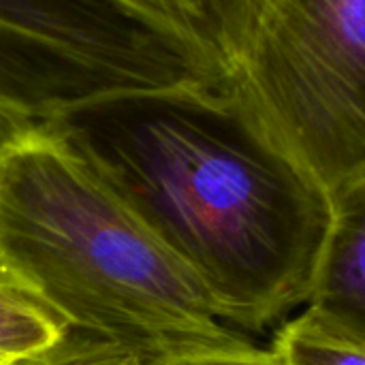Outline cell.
<instances>
[{"mask_svg":"<svg viewBox=\"0 0 365 365\" xmlns=\"http://www.w3.org/2000/svg\"><path fill=\"white\" fill-rule=\"evenodd\" d=\"M36 365H152L133 351L98 342H64L49 355H45Z\"/></svg>","mask_w":365,"mask_h":365,"instance_id":"30bf717a","label":"cell"},{"mask_svg":"<svg viewBox=\"0 0 365 365\" xmlns=\"http://www.w3.org/2000/svg\"><path fill=\"white\" fill-rule=\"evenodd\" d=\"M45 357V355H43ZM43 357H36V359H19V361H6V364H0V365H36Z\"/></svg>","mask_w":365,"mask_h":365,"instance_id":"8fae6325","label":"cell"},{"mask_svg":"<svg viewBox=\"0 0 365 365\" xmlns=\"http://www.w3.org/2000/svg\"><path fill=\"white\" fill-rule=\"evenodd\" d=\"M68 327L38 302L0 282V359L49 355L68 340Z\"/></svg>","mask_w":365,"mask_h":365,"instance_id":"52a82bcc","label":"cell"},{"mask_svg":"<svg viewBox=\"0 0 365 365\" xmlns=\"http://www.w3.org/2000/svg\"><path fill=\"white\" fill-rule=\"evenodd\" d=\"M272 342L287 365H365L364 344L323 327L304 310L282 323Z\"/></svg>","mask_w":365,"mask_h":365,"instance_id":"ba28073f","label":"cell"},{"mask_svg":"<svg viewBox=\"0 0 365 365\" xmlns=\"http://www.w3.org/2000/svg\"><path fill=\"white\" fill-rule=\"evenodd\" d=\"M141 105L225 115L182 58L92 0H0V122Z\"/></svg>","mask_w":365,"mask_h":365,"instance_id":"277c9868","label":"cell"},{"mask_svg":"<svg viewBox=\"0 0 365 365\" xmlns=\"http://www.w3.org/2000/svg\"><path fill=\"white\" fill-rule=\"evenodd\" d=\"M331 203V229L304 312L365 346V180Z\"/></svg>","mask_w":365,"mask_h":365,"instance_id":"8992f818","label":"cell"},{"mask_svg":"<svg viewBox=\"0 0 365 365\" xmlns=\"http://www.w3.org/2000/svg\"><path fill=\"white\" fill-rule=\"evenodd\" d=\"M225 105L331 201L365 180V0H265Z\"/></svg>","mask_w":365,"mask_h":365,"instance_id":"3957f363","label":"cell"},{"mask_svg":"<svg viewBox=\"0 0 365 365\" xmlns=\"http://www.w3.org/2000/svg\"><path fill=\"white\" fill-rule=\"evenodd\" d=\"M0 364H6V359H0Z\"/></svg>","mask_w":365,"mask_h":365,"instance_id":"7c38bea8","label":"cell"},{"mask_svg":"<svg viewBox=\"0 0 365 365\" xmlns=\"http://www.w3.org/2000/svg\"><path fill=\"white\" fill-rule=\"evenodd\" d=\"M182 58L222 98L265 0H92ZM227 113V105H225Z\"/></svg>","mask_w":365,"mask_h":365,"instance_id":"5b68a950","label":"cell"},{"mask_svg":"<svg viewBox=\"0 0 365 365\" xmlns=\"http://www.w3.org/2000/svg\"><path fill=\"white\" fill-rule=\"evenodd\" d=\"M68 122L98 175L231 327L276 334L306 308L334 218L314 180L201 109L141 105Z\"/></svg>","mask_w":365,"mask_h":365,"instance_id":"6da1fadb","label":"cell"},{"mask_svg":"<svg viewBox=\"0 0 365 365\" xmlns=\"http://www.w3.org/2000/svg\"><path fill=\"white\" fill-rule=\"evenodd\" d=\"M0 282L152 365L259 342L107 186L68 118L0 122Z\"/></svg>","mask_w":365,"mask_h":365,"instance_id":"7a4b0ae2","label":"cell"},{"mask_svg":"<svg viewBox=\"0 0 365 365\" xmlns=\"http://www.w3.org/2000/svg\"><path fill=\"white\" fill-rule=\"evenodd\" d=\"M154 365H287L276 344H246L222 349H197L169 355Z\"/></svg>","mask_w":365,"mask_h":365,"instance_id":"9c48e42d","label":"cell"}]
</instances>
